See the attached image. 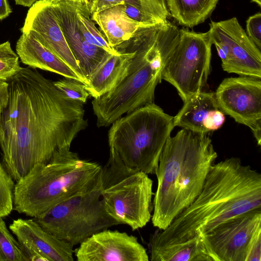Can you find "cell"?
<instances>
[{"label": "cell", "instance_id": "cell-1", "mask_svg": "<svg viewBox=\"0 0 261 261\" xmlns=\"http://www.w3.org/2000/svg\"><path fill=\"white\" fill-rule=\"evenodd\" d=\"M7 82L0 147L3 165L17 182L35 165L48 163L58 150L70 148L88 122L84 103L67 96L35 69L22 67Z\"/></svg>", "mask_w": 261, "mask_h": 261}, {"label": "cell", "instance_id": "cell-2", "mask_svg": "<svg viewBox=\"0 0 261 261\" xmlns=\"http://www.w3.org/2000/svg\"><path fill=\"white\" fill-rule=\"evenodd\" d=\"M261 210V174L241 159L214 163L202 189L164 230L151 235L148 246L173 244L204 235L221 223Z\"/></svg>", "mask_w": 261, "mask_h": 261}, {"label": "cell", "instance_id": "cell-3", "mask_svg": "<svg viewBox=\"0 0 261 261\" xmlns=\"http://www.w3.org/2000/svg\"><path fill=\"white\" fill-rule=\"evenodd\" d=\"M179 35V29L168 21L140 26L129 39L117 45L133 55L115 86L92 101L98 127L108 126L122 115L153 102L155 88Z\"/></svg>", "mask_w": 261, "mask_h": 261}, {"label": "cell", "instance_id": "cell-4", "mask_svg": "<svg viewBox=\"0 0 261 261\" xmlns=\"http://www.w3.org/2000/svg\"><path fill=\"white\" fill-rule=\"evenodd\" d=\"M218 156L208 133L182 128L167 139L156 172L151 222L165 229L200 193Z\"/></svg>", "mask_w": 261, "mask_h": 261}, {"label": "cell", "instance_id": "cell-5", "mask_svg": "<svg viewBox=\"0 0 261 261\" xmlns=\"http://www.w3.org/2000/svg\"><path fill=\"white\" fill-rule=\"evenodd\" d=\"M102 167L65 147L35 165L15 185L13 208L36 217L55 205L101 186Z\"/></svg>", "mask_w": 261, "mask_h": 261}, {"label": "cell", "instance_id": "cell-6", "mask_svg": "<svg viewBox=\"0 0 261 261\" xmlns=\"http://www.w3.org/2000/svg\"><path fill=\"white\" fill-rule=\"evenodd\" d=\"M111 124L108 132L110 150L127 167L155 174L164 147L175 127L173 117L153 102Z\"/></svg>", "mask_w": 261, "mask_h": 261}, {"label": "cell", "instance_id": "cell-7", "mask_svg": "<svg viewBox=\"0 0 261 261\" xmlns=\"http://www.w3.org/2000/svg\"><path fill=\"white\" fill-rule=\"evenodd\" d=\"M153 181L148 174L124 165L110 150L102 167L100 194L107 213L120 224L132 230L142 228L151 220Z\"/></svg>", "mask_w": 261, "mask_h": 261}, {"label": "cell", "instance_id": "cell-8", "mask_svg": "<svg viewBox=\"0 0 261 261\" xmlns=\"http://www.w3.org/2000/svg\"><path fill=\"white\" fill-rule=\"evenodd\" d=\"M100 188L70 197L33 219L58 238L80 245L94 233L120 224L107 213Z\"/></svg>", "mask_w": 261, "mask_h": 261}, {"label": "cell", "instance_id": "cell-9", "mask_svg": "<svg viewBox=\"0 0 261 261\" xmlns=\"http://www.w3.org/2000/svg\"><path fill=\"white\" fill-rule=\"evenodd\" d=\"M178 42L162 72L184 102L202 91L210 72L211 46L208 32L179 29Z\"/></svg>", "mask_w": 261, "mask_h": 261}, {"label": "cell", "instance_id": "cell-10", "mask_svg": "<svg viewBox=\"0 0 261 261\" xmlns=\"http://www.w3.org/2000/svg\"><path fill=\"white\" fill-rule=\"evenodd\" d=\"M201 236L217 261H260L261 210L227 220Z\"/></svg>", "mask_w": 261, "mask_h": 261}, {"label": "cell", "instance_id": "cell-11", "mask_svg": "<svg viewBox=\"0 0 261 261\" xmlns=\"http://www.w3.org/2000/svg\"><path fill=\"white\" fill-rule=\"evenodd\" d=\"M208 32L224 71L261 79V50L251 41L236 17L212 21Z\"/></svg>", "mask_w": 261, "mask_h": 261}, {"label": "cell", "instance_id": "cell-12", "mask_svg": "<svg viewBox=\"0 0 261 261\" xmlns=\"http://www.w3.org/2000/svg\"><path fill=\"white\" fill-rule=\"evenodd\" d=\"M261 79L239 76L224 79L215 93L219 109L249 127L261 145Z\"/></svg>", "mask_w": 261, "mask_h": 261}, {"label": "cell", "instance_id": "cell-13", "mask_svg": "<svg viewBox=\"0 0 261 261\" xmlns=\"http://www.w3.org/2000/svg\"><path fill=\"white\" fill-rule=\"evenodd\" d=\"M20 31L32 35L73 70L84 84H87L57 22L51 0H38L30 7Z\"/></svg>", "mask_w": 261, "mask_h": 261}, {"label": "cell", "instance_id": "cell-14", "mask_svg": "<svg viewBox=\"0 0 261 261\" xmlns=\"http://www.w3.org/2000/svg\"><path fill=\"white\" fill-rule=\"evenodd\" d=\"M78 261H148L146 249L137 238L105 229L83 241L74 250Z\"/></svg>", "mask_w": 261, "mask_h": 261}, {"label": "cell", "instance_id": "cell-15", "mask_svg": "<svg viewBox=\"0 0 261 261\" xmlns=\"http://www.w3.org/2000/svg\"><path fill=\"white\" fill-rule=\"evenodd\" d=\"M51 1L57 22L87 81L110 53L90 43L85 39L80 28L75 3L65 0Z\"/></svg>", "mask_w": 261, "mask_h": 261}, {"label": "cell", "instance_id": "cell-16", "mask_svg": "<svg viewBox=\"0 0 261 261\" xmlns=\"http://www.w3.org/2000/svg\"><path fill=\"white\" fill-rule=\"evenodd\" d=\"M31 261H73L71 244L43 229L33 219L18 218L9 226Z\"/></svg>", "mask_w": 261, "mask_h": 261}, {"label": "cell", "instance_id": "cell-17", "mask_svg": "<svg viewBox=\"0 0 261 261\" xmlns=\"http://www.w3.org/2000/svg\"><path fill=\"white\" fill-rule=\"evenodd\" d=\"M16 51L21 62L31 68L55 72L83 83L73 70L30 34L22 33L17 41Z\"/></svg>", "mask_w": 261, "mask_h": 261}, {"label": "cell", "instance_id": "cell-18", "mask_svg": "<svg viewBox=\"0 0 261 261\" xmlns=\"http://www.w3.org/2000/svg\"><path fill=\"white\" fill-rule=\"evenodd\" d=\"M117 53L109 54L91 74L85 85L89 95L97 98L111 90L123 75L132 52L119 46L113 47Z\"/></svg>", "mask_w": 261, "mask_h": 261}, {"label": "cell", "instance_id": "cell-19", "mask_svg": "<svg viewBox=\"0 0 261 261\" xmlns=\"http://www.w3.org/2000/svg\"><path fill=\"white\" fill-rule=\"evenodd\" d=\"M148 248L151 261H217L201 235L184 242Z\"/></svg>", "mask_w": 261, "mask_h": 261}, {"label": "cell", "instance_id": "cell-20", "mask_svg": "<svg viewBox=\"0 0 261 261\" xmlns=\"http://www.w3.org/2000/svg\"><path fill=\"white\" fill-rule=\"evenodd\" d=\"M90 16L113 48L129 39L141 26L127 15L124 4L94 13Z\"/></svg>", "mask_w": 261, "mask_h": 261}, {"label": "cell", "instance_id": "cell-21", "mask_svg": "<svg viewBox=\"0 0 261 261\" xmlns=\"http://www.w3.org/2000/svg\"><path fill=\"white\" fill-rule=\"evenodd\" d=\"M177 114L173 117L174 126H179L195 132L206 133L203 122L210 112L219 109L215 93L203 92L184 102Z\"/></svg>", "mask_w": 261, "mask_h": 261}, {"label": "cell", "instance_id": "cell-22", "mask_svg": "<svg viewBox=\"0 0 261 261\" xmlns=\"http://www.w3.org/2000/svg\"><path fill=\"white\" fill-rule=\"evenodd\" d=\"M219 0H166L171 15L180 25L190 28L203 22Z\"/></svg>", "mask_w": 261, "mask_h": 261}, {"label": "cell", "instance_id": "cell-23", "mask_svg": "<svg viewBox=\"0 0 261 261\" xmlns=\"http://www.w3.org/2000/svg\"><path fill=\"white\" fill-rule=\"evenodd\" d=\"M75 5L80 28L85 39L90 43L110 53H117V51L109 44L103 34L95 25L85 5L80 3H75Z\"/></svg>", "mask_w": 261, "mask_h": 261}, {"label": "cell", "instance_id": "cell-24", "mask_svg": "<svg viewBox=\"0 0 261 261\" xmlns=\"http://www.w3.org/2000/svg\"><path fill=\"white\" fill-rule=\"evenodd\" d=\"M0 261H29L22 247L0 218Z\"/></svg>", "mask_w": 261, "mask_h": 261}, {"label": "cell", "instance_id": "cell-25", "mask_svg": "<svg viewBox=\"0 0 261 261\" xmlns=\"http://www.w3.org/2000/svg\"><path fill=\"white\" fill-rule=\"evenodd\" d=\"M124 4L130 5L144 14L152 18L159 23L167 22L170 13L166 0H121Z\"/></svg>", "mask_w": 261, "mask_h": 261}, {"label": "cell", "instance_id": "cell-26", "mask_svg": "<svg viewBox=\"0 0 261 261\" xmlns=\"http://www.w3.org/2000/svg\"><path fill=\"white\" fill-rule=\"evenodd\" d=\"M19 59L9 41L0 44V81L7 82L21 70Z\"/></svg>", "mask_w": 261, "mask_h": 261}, {"label": "cell", "instance_id": "cell-27", "mask_svg": "<svg viewBox=\"0 0 261 261\" xmlns=\"http://www.w3.org/2000/svg\"><path fill=\"white\" fill-rule=\"evenodd\" d=\"M14 180L0 161V218L8 216L13 209Z\"/></svg>", "mask_w": 261, "mask_h": 261}, {"label": "cell", "instance_id": "cell-28", "mask_svg": "<svg viewBox=\"0 0 261 261\" xmlns=\"http://www.w3.org/2000/svg\"><path fill=\"white\" fill-rule=\"evenodd\" d=\"M53 82L57 88L74 100L85 103L90 96L85 89V84L76 79L65 77Z\"/></svg>", "mask_w": 261, "mask_h": 261}, {"label": "cell", "instance_id": "cell-29", "mask_svg": "<svg viewBox=\"0 0 261 261\" xmlns=\"http://www.w3.org/2000/svg\"><path fill=\"white\" fill-rule=\"evenodd\" d=\"M246 34L251 41L261 50V14L250 16L246 21Z\"/></svg>", "mask_w": 261, "mask_h": 261}, {"label": "cell", "instance_id": "cell-30", "mask_svg": "<svg viewBox=\"0 0 261 261\" xmlns=\"http://www.w3.org/2000/svg\"><path fill=\"white\" fill-rule=\"evenodd\" d=\"M224 114L219 109L211 111L203 122V127L206 133L217 130L225 122Z\"/></svg>", "mask_w": 261, "mask_h": 261}, {"label": "cell", "instance_id": "cell-31", "mask_svg": "<svg viewBox=\"0 0 261 261\" xmlns=\"http://www.w3.org/2000/svg\"><path fill=\"white\" fill-rule=\"evenodd\" d=\"M124 5L125 12L127 15L139 23L141 26H147L159 23L155 20L142 13L135 7L127 4H124Z\"/></svg>", "mask_w": 261, "mask_h": 261}, {"label": "cell", "instance_id": "cell-32", "mask_svg": "<svg viewBox=\"0 0 261 261\" xmlns=\"http://www.w3.org/2000/svg\"><path fill=\"white\" fill-rule=\"evenodd\" d=\"M121 4L124 3L121 0H93L90 10V16Z\"/></svg>", "mask_w": 261, "mask_h": 261}, {"label": "cell", "instance_id": "cell-33", "mask_svg": "<svg viewBox=\"0 0 261 261\" xmlns=\"http://www.w3.org/2000/svg\"><path fill=\"white\" fill-rule=\"evenodd\" d=\"M8 86V82L0 81V114L7 106L9 98Z\"/></svg>", "mask_w": 261, "mask_h": 261}, {"label": "cell", "instance_id": "cell-34", "mask_svg": "<svg viewBox=\"0 0 261 261\" xmlns=\"http://www.w3.org/2000/svg\"><path fill=\"white\" fill-rule=\"evenodd\" d=\"M12 11L7 0H0V20L8 17Z\"/></svg>", "mask_w": 261, "mask_h": 261}, {"label": "cell", "instance_id": "cell-35", "mask_svg": "<svg viewBox=\"0 0 261 261\" xmlns=\"http://www.w3.org/2000/svg\"><path fill=\"white\" fill-rule=\"evenodd\" d=\"M15 4L24 7H30L38 0H14Z\"/></svg>", "mask_w": 261, "mask_h": 261}, {"label": "cell", "instance_id": "cell-36", "mask_svg": "<svg viewBox=\"0 0 261 261\" xmlns=\"http://www.w3.org/2000/svg\"><path fill=\"white\" fill-rule=\"evenodd\" d=\"M85 5L90 12V8L93 0H84Z\"/></svg>", "mask_w": 261, "mask_h": 261}, {"label": "cell", "instance_id": "cell-37", "mask_svg": "<svg viewBox=\"0 0 261 261\" xmlns=\"http://www.w3.org/2000/svg\"><path fill=\"white\" fill-rule=\"evenodd\" d=\"M65 1H68L70 2H72L75 3H80L85 5L84 1V0H65Z\"/></svg>", "mask_w": 261, "mask_h": 261}, {"label": "cell", "instance_id": "cell-38", "mask_svg": "<svg viewBox=\"0 0 261 261\" xmlns=\"http://www.w3.org/2000/svg\"><path fill=\"white\" fill-rule=\"evenodd\" d=\"M251 1L255 3L259 6H261V0H251Z\"/></svg>", "mask_w": 261, "mask_h": 261}]
</instances>
